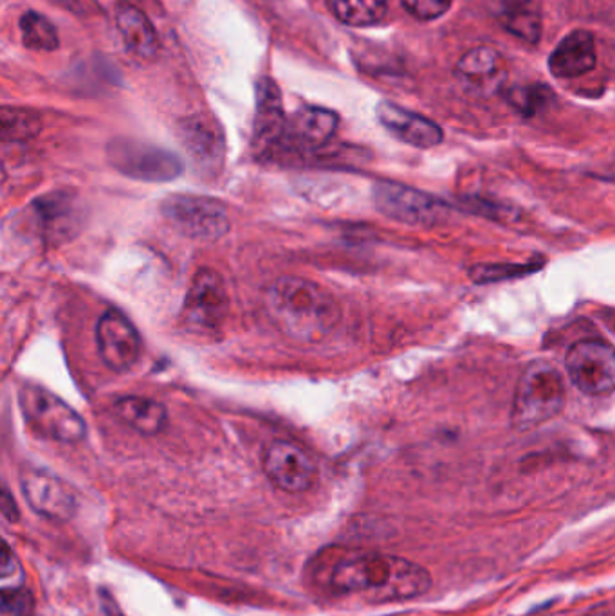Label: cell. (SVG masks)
<instances>
[{
    "mask_svg": "<svg viewBox=\"0 0 615 616\" xmlns=\"http://www.w3.org/2000/svg\"><path fill=\"white\" fill-rule=\"evenodd\" d=\"M20 31H22L26 48L35 49V51H55L60 43L55 26L46 17L35 13V11L22 14Z\"/></svg>",
    "mask_w": 615,
    "mask_h": 616,
    "instance_id": "cb8c5ba5",
    "label": "cell"
},
{
    "mask_svg": "<svg viewBox=\"0 0 615 616\" xmlns=\"http://www.w3.org/2000/svg\"><path fill=\"white\" fill-rule=\"evenodd\" d=\"M183 141H185L186 150L201 166L215 168L223 163V139L214 127H209L208 123L201 121V119L186 123V127L183 128Z\"/></svg>",
    "mask_w": 615,
    "mask_h": 616,
    "instance_id": "44dd1931",
    "label": "cell"
},
{
    "mask_svg": "<svg viewBox=\"0 0 615 616\" xmlns=\"http://www.w3.org/2000/svg\"><path fill=\"white\" fill-rule=\"evenodd\" d=\"M25 569L11 551L10 545L4 542L2 563H0V591H14V589L25 588Z\"/></svg>",
    "mask_w": 615,
    "mask_h": 616,
    "instance_id": "83f0119b",
    "label": "cell"
},
{
    "mask_svg": "<svg viewBox=\"0 0 615 616\" xmlns=\"http://www.w3.org/2000/svg\"><path fill=\"white\" fill-rule=\"evenodd\" d=\"M35 221L43 238L52 244L69 241L80 226V207L71 195L55 194L33 204Z\"/></svg>",
    "mask_w": 615,
    "mask_h": 616,
    "instance_id": "5bb4252c",
    "label": "cell"
},
{
    "mask_svg": "<svg viewBox=\"0 0 615 616\" xmlns=\"http://www.w3.org/2000/svg\"><path fill=\"white\" fill-rule=\"evenodd\" d=\"M287 119L282 109V96L275 81L264 80L256 85L255 143L258 148L280 141L285 134Z\"/></svg>",
    "mask_w": 615,
    "mask_h": 616,
    "instance_id": "ac0fdd59",
    "label": "cell"
},
{
    "mask_svg": "<svg viewBox=\"0 0 615 616\" xmlns=\"http://www.w3.org/2000/svg\"><path fill=\"white\" fill-rule=\"evenodd\" d=\"M565 384L553 364H529L521 373L515 399H512L511 422L518 431L540 428L564 410Z\"/></svg>",
    "mask_w": 615,
    "mask_h": 616,
    "instance_id": "3957f363",
    "label": "cell"
},
{
    "mask_svg": "<svg viewBox=\"0 0 615 616\" xmlns=\"http://www.w3.org/2000/svg\"><path fill=\"white\" fill-rule=\"evenodd\" d=\"M326 8L341 25L369 28L383 22L389 13V0H326Z\"/></svg>",
    "mask_w": 615,
    "mask_h": 616,
    "instance_id": "603a6c76",
    "label": "cell"
},
{
    "mask_svg": "<svg viewBox=\"0 0 615 616\" xmlns=\"http://www.w3.org/2000/svg\"><path fill=\"white\" fill-rule=\"evenodd\" d=\"M309 579L331 597H360L367 603L412 600L430 591L431 574L404 557L326 546L309 565Z\"/></svg>",
    "mask_w": 615,
    "mask_h": 616,
    "instance_id": "6da1fadb",
    "label": "cell"
},
{
    "mask_svg": "<svg viewBox=\"0 0 615 616\" xmlns=\"http://www.w3.org/2000/svg\"><path fill=\"white\" fill-rule=\"evenodd\" d=\"M402 8L419 20H436L448 13L453 0H401Z\"/></svg>",
    "mask_w": 615,
    "mask_h": 616,
    "instance_id": "f546056e",
    "label": "cell"
},
{
    "mask_svg": "<svg viewBox=\"0 0 615 616\" xmlns=\"http://www.w3.org/2000/svg\"><path fill=\"white\" fill-rule=\"evenodd\" d=\"M544 267L541 260H533L527 264H484L469 268V276L478 285L488 283L507 282V280L524 278L535 274Z\"/></svg>",
    "mask_w": 615,
    "mask_h": 616,
    "instance_id": "484cf974",
    "label": "cell"
},
{
    "mask_svg": "<svg viewBox=\"0 0 615 616\" xmlns=\"http://www.w3.org/2000/svg\"><path fill=\"white\" fill-rule=\"evenodd\" d=\"M378 119L392 136L398 137L399 141L407 145L416 146V148H433L440 145L445 139L442 128L431 119L419 116V114L410 113L402 109L399 105L390 104V101H381L378 105Z\"/></svg>",
    "mask_w": 615,
    "mask_h": 616,
    "instance_id": "4fadbf2b",
    "label": "cell"
},
{
    "mask_svg": "<svg viewBox=\"0 0 615 616\" xmlns=\"http://www.w3.org/2000/svg\"><path fill=\"white\" fill-rule=\"evenodd\" d=\"M96 343L104 363L114 372H128L141 358L143 341L127 315L110 309L96 325Z\"/></svg>",
    "mask_w": 615,
    "mask_h": 616,
    "instance_id": "8fae6325",
    "label": "cell"
},
{
    "mask_svg": "<svg viewBox=\"0 0 615 616\" xmlns=\"http://www.w3.org/2000/svg\"><path fill=\"white\" fill-rule=\"evenodd\" d=\"M338 114L322 107H303L285 125V139L303 150L320 148L336 133Z\"/></svg>",
    "mask_w": 615,
    "mask_h": 616,
    "instance_id": "2e32d148",
    "label": "cell"
},
{
    "mask_svg": "<svg viewBox=\"0 0 615 616\" xmlns=\"http://www.w3.org/2000/svg\"><path fill=\"white\" fill-rule=\"evenodd\" d=\"M116 26L124 38L125 48L141 61H150L159 52V38L147 14L133 4H119L116 10Z\"/></svg>",
    "mask_w": 615,
    "mask_h": 616,
    "instance_id": "e0dca14e",
    "label": "cell"
},
{
    "mask_svg": "<svg viewBox=\"0 0 615 616\" xmlns=\"http://www.w3.org/2000/svg\"><path fill=\"white\" fill-rule=\"evenodd\" d=\"M596 61V40L585 29H576L550 52L549 69L556 78L568 80L590 72Z\"/></svg>",
    "mask_w": 615,
    "mask_h": 616,
    "instance_id": "9a60e30c",
    "label": "cell"
},
{
    "mask_svg": "<svg viewBox=\"0 0 615 616\" xmlns=\"http://www.w3.org/2000/svg\"><path fill=\"white\" fill-rule=\"evenodd\" d=\"M19 405L26 422L49 440L75 443L86 437V422L80 414L46 388L25 384L19 390Z\"/></svg>",
    "mask_w": 615,
    "mask_h": 616,
    "instance_id": "277c9868",
    "label": "cell"
},
{
    "mask_svg": "<svg viewBox=\"0 0 615 616\" xmlns=\"http://www.w3.org/2000/svg\"><path fill=\"white\" fill-rule=\"evenodd\" d=\"M114 411L128 428L145 437L159 434L168 426V411L165 405L148 397H121L114 404Z\"/></svg>",
    "mask_w": 615,
    "mask_h": 616,
    "instance_id": "ffe728a7",
    "label": "cell"
},
{
    "mask_svg": "<svg viewBox=\"0 0 615 616\" xmlns=\"http://www.w3.org/2000/svg\"><path fill=\"white\" fill-rule=\"evenodd\" d=\"M574 387L590 397L615 390V349L603 339H583L568 349L565 358Z\"/></svg>",
    "mask_w": 615,
    "mask_h": 616,
    "instance_id": "ba28073f",
    "label": "cell"
},
{
    "mask_svg": "<svg viewBox=\"0 0 615 616\" xmlns=\"http://www.w3.org/2000/svg\"><path fill=\"white\" fill-rule=\"evenodd\" d=\"M20 489L29 507L51 521H69L78 508L71 487L48 471L26 469L20 475Z\"/></svg>",
    "mask_w": 615,
    "mask_h": 616,
    "instance_id": "7c38bea8",
    "label": "cell"
},
{
    "mask_svg": "<svg viewBox=\"0 0 615 616\" xmlns=\"http://www.w3.org/2000/svg\"><path fill=\"white\" fill-rule=\"evenodd\" d=\"M265 476L276 489L302 495L316 483V461L296 443L276 440L265 449L262 460Z\"/></svg>",
    "mask_w": 615,
    "mask_h": 616,
    "instance_id": "30bf717a",
    "label": "cell"
},
{
    "mask_svg": "<svg viewBox=\"0 0 615 616\" xmlns=\"http://www.w3.org/2000/svg\"><path fill=\"white\" fill-rule=\"evenodd\" d=\"M265 312L273 325L299 343H318L338 329L341 305L329 289L313 280L284 276L264 294Z\"/></svg>",
    "mask_w": 615,
    "mask_h": 616,
    "instance_id": "7a4b0ae2",
    "label": "cell"
},
{
    "mask_svg": "<svg viewBox=\"0 0 615 616\" xmlns=\"http://www.w3.org/2000/svg\"><path fill=\"white\" fill-rule=\"evenodd\" d=\"M550 99H553V92L544 85L538 84L512 90L509 95V101L526 116H535L538 110L544 109L545 105L549 104Z\"/></svg>",
    "mask_w": 615,
    "mask_h": 616,
    "instance_id": "4316f807",
    "label": "cell"
},
{
    "mask_svg": "<svg viewBox=\"0 0 615 616\" xmlns=\"http://www.w3.org/2000/svg\"><path fill=\"white\" fill-rule=\"evenodd\" d=\"M0 616H35V597L28 588L0 591Z\"/></svg>",
    "mask_w": 615,
    "mask_h": 616,
    "instance_id": "f1b7e54d",
    "label": "cell"
},
{
    "mask_svg": "<svg viewBox=\"0 0 615 616\" xmlns=\"http://www.w3.org/2000/svg\"><path fill=\"white\" fill-rule=\"evenodd\" d=\"M372 201L384 217L408 226H437L450 217L451 213V206L436 195L392 180L375 183L372 188Z\"/></svg>",
    "mask_w": 615,
    "mask_h": 616,
    "instance_id": "8992f818",
    "label": "cell"
},
{
    "mask_svg": "<svg viewBox=\"0 0 615 616\" xmlns=\"http://www.w3.org/2000/svg\"><path fill=\"white\" fill-rule=\"evenodd\" d=\"M110 165L119 174L145 183H170L183 174V163L172 151L147 143L116 139L107 148Z\"/></svg>",
    "mask_w": 615,
    "mask_h": 616,
    "instance_id": "9c48e42d",
    "label": "cell"
},
{
    "mask_svg": "<svg viewBox=\"0 0 615 616\" xmlns=\"http://www.w3.org/2000/svg\"><path fill=\"white\" fill-rule=\"evenodd\" d=\"M0 119H2L0 121V125H2V139L6 143L29 141V139H33L42 130V121L31 110L6 107V109H2Z\"/></svg>",
    "mask_w": 615,
    "mask_h": 616,
    "instance_id": "d4e9b609",
    "label": "cell"
},
{
    "mask_svg": "<svg viewBox=\"0 0 615 616\" xmlns=\"http://www.w3.org/2000/svg\"><path fill=\"white\" fill-rule=\"evenodd\" d=\"M500 20L507 31L515 37L530 43L538 42L544 20H541L540 6L536 0H507Z\"/></svg>",
    "mask_w": 615,
    "mask_h": 616,
    "instance_id": "7402d4cb",
    "label": "cell"
},
{
    "mask_svg": "<svg viewBox=\"0 0 615 616\" xmlns=\"http://www.w3.org/2000/svg\"><path fill=\"white\" fill-rule=\"evenodd\" d=\"M162 213L174 229L194 241H218L232 227L226 204L204 195H170L163 201Z\"/></svg>",
    "mask_w": 615,
    "mask_h": 616,
    "instance_id": "5b68a950",
    "label": "cell"
},
{
    "mask_svg": "<svg viewBox=\"0 0 615 616\" xmlns=\"http://www.w3.org/2000/svg\"><path fill=\"white\" fill-rule=\"evenodd\" d=\"M455 75L471 89L488 92L502 81L504 75H506V63L497 49L482 46V48L466 52L465 57L460 58L459 63L455 67Z\"/></svg>",
    "mask_w": 615,
    "mask_h": 616,
    "instance_id": "d6986e66",
    "label": "cell"
},
{
    "mask_svg": "<svg viewBox=\"0 0 615 616\" xmlns=\"http://www.w3.org/2000/svg\"><path fill=\"white\" fill-rule=\"evenodd\" d=\"M230 314V294L223 276L214 268H199L195 273L185 305H183V325L194 334H217Z\"/></svg>",
    "mask_w": 615,
    "mask_h": 616,
    "instance_id": "52a82bcc",
    "label": "cell"
},
{
    "mask_svg": "<svg viewBox=\"0 0 615 616\" xmlns=\"http://www.w3.org/2000/svg\"><path fill=\"white\" fill-rule=\"evenodd\" d=\"M0 507H2V516H4V519H8L10 522L19 521V508L14 505L8 487H4V490H2V505H0Z\"/></svg>",
    "mask_w": 615,
    "mask_h": 616,
    "instance_id": "4dcf8cb0",
    "label": "cell"
}]
</instances>
